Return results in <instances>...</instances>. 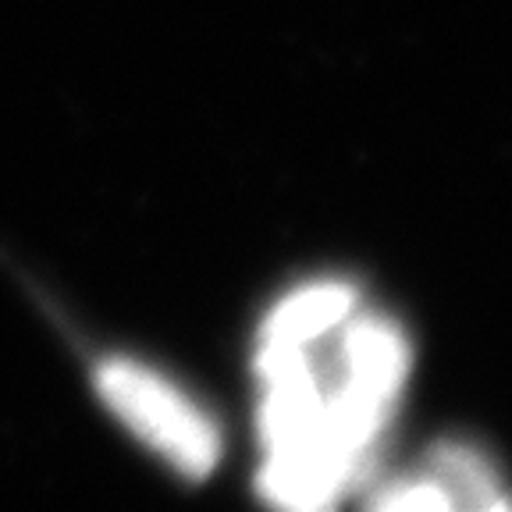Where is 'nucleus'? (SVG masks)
I'll return each mask as SVG.
<instances>
[{
	"mask_svg": "<svg viewBox=\"0 0 512 512\" xmlns=\"http://www.w3.org/2000/svg\"><path fill=\"white\" fill-rule=\"evenodd\" d=\"M260 495L328 509L367 470L409 377V342L388 317L356 313L306 338H256Z\"/></svg>",
	"mask_w": 512,
	"mask_h": 512,
	"instance_id": "obj_1",
	"label": "nucleus"
},
{
	"mask_svg": "<svg viewBox=\"0 0 512 512\" xmlns=\"http://www.w3.org/2000/svg\"><path fill=\"white\" fill-rule=\"evenodd\" d=\"M93 384L121 424L178 473L203 480L221 463L217 424L164 374L128 356H107L96 363Z\"/></svg>",
	"mask_w": 512,
	"mask_h": 512,
	"instance_id": "obj_2",
	"label": "nucleus"
}]
</instances>
